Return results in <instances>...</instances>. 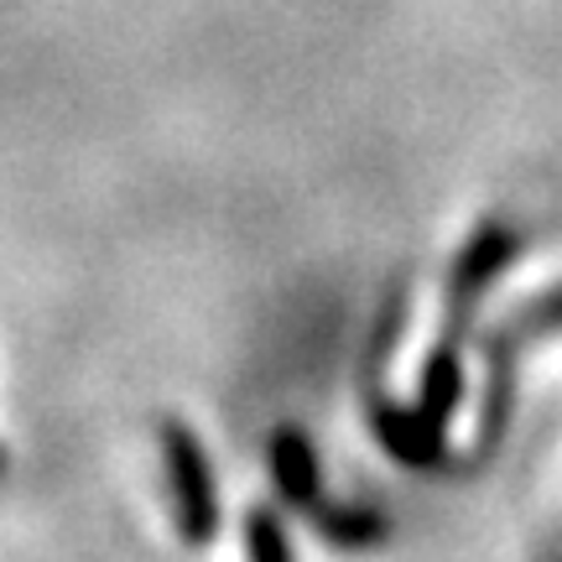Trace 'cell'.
Wrapping results in <instances>:
<instances>
[{"instance_id":"1","label":"cell","mask_w":562,"mask_h":562,"mask_svg":"<svg viewBox=\"0 0 562 562\" xmlns=\"http://www.w3.org/2000/svg\"><path fill=\"white\" fill-rule=\"evenodd\" d=\"M161 463H167L178 537L188 547H209L220 537V490H214L209 453L188 422H161Z\"/></svg>"},{"instance_id":"2","label":"cell","mask_w":562,"mask_h":562,"mask_svg":"<svg viewBox=\"0 0 562 562\" xmlns=\"http://www.w3.org/2000/svg\"><path fill=\"white\" fill-rule=\"evenodd\" d=\"M516 250H521V240H516V229L501 220L480 224V229L469 235V245L459 250V261L448 271V334H453V339L463 334L469 313H474L480 297L490 292V281L516 261Z\"/></svg>"},{"instance_id":"3","label":"cell","mask_w":562,"mask_h":562,"mask_svg":"<svg viewBox=\"0 0 562 562\" xmlns=\"http://www.w3.org/2000/svg\"><path fill=\"white\" fill-rule=\"evenodd\" d=\"M266 463H271V484H277L281 505L313 516L323 505V469H318L313 442L302 438L297 427H281V432H271V442H266Z\"/></svg>"},{"instance_id":"4","label":"cell","mask_w":562,"mask_h":562,"mask_svg":"<svg viewBox=\"0 0 562 562\" xmlns=\"http://www.w3.org/2000/svg\"><path fill=\"white\" fill-rule=\"evenodd\" d=\"M442 432H448V427L432 417H422L417 406L375 402V438H381L402 463H412V469L442 463V453H448V438H442Z\"/></svg>"},{"instance_id":"5","label":"cell","mask_w":562,"mask_h":562,"mask_svg":"<svg viewBox=\"0 0 562 562\" xmlns=\"http://www.w3.org/2000/svg\"><path fill=\"white\" fill-rule=\"evenodd\" d=\"M463 402V360H459V339H442L427 364H422V391H417V412L432 422H453Z\"/></svg>"},{"instance_id":"6","label":"cell","mask_w":562,"mask_h":562,"mask_svg":"<svg viewBox=\"0 0 562 562\" xmlns=\"http://www.w3.org/2000/svg\"><path fill=\"white\" fill-rule=\"evenodd\" d=\"M245 562H297L292 558V537L271 505L245 516Z\"/></svg>"},{"instance_id":"7","label":"cell","mask_w":562,"mask_h":562,"mask_svg":"<svg viewBox=\"0 0 562 562\" xmlns=\"http://www.w3.org/2000/svg\"><path fill=\"white\" fill-rule=\"evenodd\" d=\"M381 531L385 526L375 510H323V537L334 547H375Z\"/></svg>"},{"instance_id":"8","label":"cell","mask_w":562,"mask_h":562,"mask_svg":"<svg viewBox=\"0 0 562 562\" xmlns=\"http://www.w3.org/2000/svg\"><path fill=\"white\" fill-rule=\"evenodd\" d=\"M510 328H516V334H552V328H562V281L547 286L542 297L526 302L521 313L510 318Z\"/></svg>"}]
</instances>
